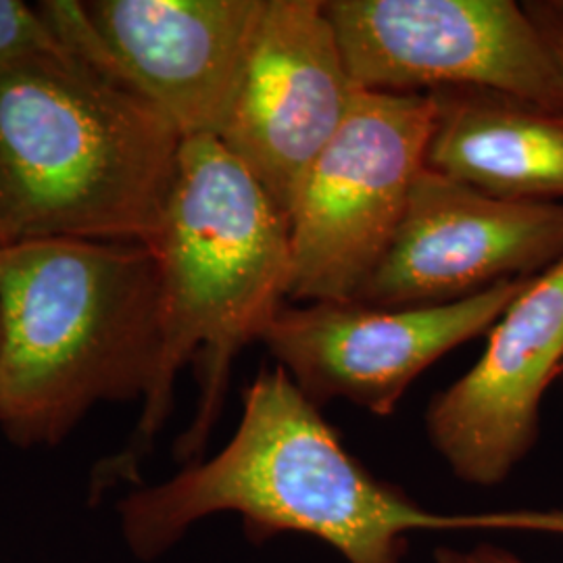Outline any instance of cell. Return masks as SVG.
Listing matches in <instances>:
<instances>
[{
  "label": "cell",
  "instance_id": "ba28073f",
  "mask_svg": "<svg viewBox=\"0 0 563 563\" xmlns=\"http://www.w3.org/2000/svg\"><path fill=\"white\" fill-rule=\"evenodd\" d=\"M532 278L497 282L472 297L441 305H282L262 342L318 407L342 399L374 416H390L432 363L490 332Z\"/></svg>",
  "mask_w": 563,
  "mask_h": 563
},
{
  "label": "cell",
  "instance_id": "277c9868",
  "mask_svg": "<svg viewBox=\"0 0 563 563\" xmlns=\"http://www.w3.org/2000/svg\"><path fill=\"white\" fill-rule=\"evenodd\" d=\"M180 132L151 102L69 55L0 69V230L151 244Z\"/></svg>",
  "mask_w": 563,
  "mask_h": 563
},
{
  "label": "cell",
  "instance_id": "3957f363",
  "mask_svg": "<svg viewBox=\"0 0 563 563\" xmlns=\"http://www.w3.org/2000/svg\"><path fill=\"white\" fill-rule=\"evenodd\" d=\"M162 286L142 242L36 239L0 246V430L55 446L101 402L153 401Z\"/></svg>",
  "mask_w": 563,
  "mask_h": 563
},
{
  "label": "cell",
  "instance_id": "7c38bea8",
  "mask_svg": "<svg viewBox=\"0 0 563 563\" xmlns=\"http://www.w3.org/2000/svg\"><path fill=\"white\" fill-rule=\"evenodd\" d=\"M423 167L504 201H563V111L493 90H437Z\"/></svg>",
  "mask_w": 563,
  "mask_h": 563
},
{
  "label": "cell",
  "instance_id": "9c48e42d",
  "mask_svg": "<svg viewBox=\"0 0 563 563\" xmlns=\"http://www.w3.org/2000/svg\"><path fill=\"white\" fill-rule=\"evenodd\" d=\"M357 86L320 0H263L218 141L288 222Z\"/></svg>",
  "mask_w": 563,
  "mask_h": 563
},
{
  "label": "cell",
  "instance_id": "30bf717a",
  "mask_svg": "<svg viewBox=\"0 0 563 563\" xmlns=\"http://www.w3.org/2000/svg\"><path fill=\"white\" fill-rule=\"evenodd\" d=\"M562 260L563 201H504L422 167L397 234L355 301H460Z\"/></svg>",
  "mask_w": 563,
  "mask_h": 563
},
{
  "label": "cell",
  "instance_id": "4fadbf2b",
  "mask_svg": "<svg viewBox=\"0 0 563 563\" xmlns=\"http://www.w3.org/2000/svg\"><path fill=\"white\" fill-rule=\"evenodd\" d=\"M46 55H69L38 4L0 0V69Z\"/></svg>",
  "mask_w": 563,
  "mask_h": 563
},
{
  "label": "cell",
  "instance_id": "e0dca14e",
  "mask_svg": "<svg viewBox=\"0 0 563 563\" xmlns=\"http://www.w3.org/2000/svg\"><path fill=\"white\" fill-rule=\"evenodd\" d=\"M7 244V239H4V234H2V230H0V246H4Z\"/></svg>",
  "mask_w": 563,
  "mask_h": 563
},
{
  "label": "cell",
  "instance_id": "9a60e30c",
  "mask_svg": "<svg viewBox=\"0 0 563 563\" xmlns=\"http://www.w3.org/2000/svg\"><path fill=\"white\" fill-rule=\"evenodd\" d=\"M434 563H528L495 544H478L474 549H449L434 551Z\"/></svg>",
  "mask_w": 563,
  "mask_h": 563
},
{
  "label": "cell",
  "instance_id": "5bb4252c",
  "mask_svg": "<svg viewBox=\"0 0 563 563\" xmlns=\"http://www.w3.org/2000/svg\"><path fill=\"white\" fill-rule=\"evenodd\" d=\"M528 15L541 30L544 42L558 63L563 76V15L555 9L553 0H541V2H523Z\"/></svg>",
  "mask_w": 563,
  "mask_h": 563
},
{
  "label": "cell",
  "instance_id": "8992f818",
  "mask_svg": "<svg viewBox=\"0 0 563 563\" xmlns=\"http://www.w3.org/2000/svg\"><path fill=\"white\" fill-rule=\"evenodd\" d=\"M342 59L362 90H493L563 111V76L514 0H328Z\"/></svg>",
  "mask_w": 563,
  "mask_h": 563
},
{
  "label": "cell",
  "instance_id": "8fae6325",
  "mask_svg": "<svg viewBox=\"0 0 563 563\" xmlns=\"http://www.w3.org/2000/svg\"><path fill=\"white\" fill-rule=\"evenodd\" d=\"M563 363V260L534 276L488 332L478 363L426 413L430 443L451 472L497 486L539 439L544 390Z\"/></svg>",
  "mask_w": 563,
  "mask_h": 563
},
{
  "label": "cell",
  "instance_id": "5b68a950",
  "mask_svg": "<svg viewBox=\"0 0 563 563\" xmlns=\"http://www.w3.org/2000/svg\"><path fill=\"white\" fill-rule=\"evenodd\" d=\"M434 115L430 92L357 88L341 130L309 167L288 216V299H357L397 234Z\"/></svg>",
  "mask_w": 563,
  "mask_h": 563
},
{
  "label": "cell",
  "instance_id": "52a82bcc",
  "mask_svg": "<svg viewBox=\"0 0 563 563\" xmlns=\"http://www.w3.org/2000/svg\"><path fill=\"white\" fill-rule=\"evenodd\" d=\"M263 0H44L65 48L162 111L181 139L222 130Z\"/></svg>",
  "mask_w": 563,
  "mask_h": 563
},
{
  "label": "cell",
  "instance_id": "2e32d148",
  "mask_svg": "<svg viewBox=\"0 0 563 563\" xmlns=\"http://www.w3.org/2000/svg\"><path fill=\"white\" fill-rule=\"evenodd\" d=\"M553 4H555V9L563 15V0H553Z\"/></svg>",
  "mask_w": 563,
  "mask_h": 563
},
{
  "label": "cell",
  "instance_id": "7a4b0ae2",
  "mask_svg": "<svg viewBox=\"0 0 563 563\" xmlns=\"http://www.w3.org/2000/svg\"><path fill=\"white\" fill-rule=\"evenodd\" d=\"M148 246L162 286L159 386L142 407L132 441L97 465L95 497L139 476L188 363L197 365L201 397L178 441V457L190 460L201 451L222 413L232 363L246 344L262 341L288 299V222L216 136L181 141L172 195Z\"/></svg>",
  "mask_w": 563,
  "mask_h": 563
},
{
  "label": "cell",
  "instance_id": "6da1fadb",
  "mask_svg": "<svg viewBox=\"0 0 563 563\" xmlns=\"http://www.w3.org/2000/svg\"><path fill=\"white\" fill-rule=\"evenodd\" d=\"M121 537L144 562L169 551L205 518L241 516L251 541L301 532L349 563H402L411 532L532 530V511L432 514L369 474L280 365L242 395L234 437L207 462L128 493Z\"/></svg>",
  "mask_w": 563,
  "mask_h": 563
}]
</instances>
